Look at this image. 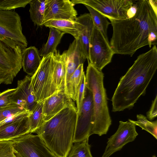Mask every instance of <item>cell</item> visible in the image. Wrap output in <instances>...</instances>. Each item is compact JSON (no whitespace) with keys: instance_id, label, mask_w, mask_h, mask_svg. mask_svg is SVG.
Returning <instances> with one entry per match:
<instances>
[{"instance_id":"obj_24","label":"cell","mask_w":157,"mask_h":157,"mask_svg":"<svg viewBox=\"0 0 157 157\" xmlns=\"http://www.w3.org/2000/svg\"><path fill=\"white\" fill-rule=\"evenodd\" d=\"M88 10L94 25L101 33L106 40L109 42L107 29L109 23L105 16L91 7L84 5Z\"/></svg>"},{"instance_id":"obj_33","label":"cell","mask_w":157,"mask_h":157,"mask_svg":"<svg viewBox=\"0 0 157 157\" xmlns=\"http://www.w3.org/2000/svg\"><path fill=\"white\" fill-rule=\"evenodd\" d=\"M16 90V88L8 89L0 93V108L13 104L10 97Z\"/></svg>"},{"instance_id":"obj_7","label":"cell","mask_w":157,"mask_h":157,"mask_svg":"<svg viewBox=\"0 0 157 157\" xmlns=\"http://www.w3.org/2000/svg\"><path fill=\"white\" fill-rule=\"evenodd\" d=\"M76 4H82L96 10L109 20H123L128 18L133 5L132 0H72Z\"/></svg>"},{"instance_id":"obj_17","label":"cell","mask_w":157,"mask_h":157,"mask_svg":"<svg viewBox=\"0 0 157 157\" xmlns=\"http://www.w3.org/2000/svg\"><path fill=\"white\" fill-rule=\"evenodd\" d=\"M29 116L0 126V140H12L30 133Z\"/></svg>"},{"instance_id":"obj_30","label":"cell","mask_w":157,"mask_h":157,"mask_svg":"<svg viewBox=\"0 0 157 157\" xmlns=\"http://www.w3.org/2000/svg\"><path fill=\"white\" fill-rule=\"evenodd\" d=\"M25 110L16 104H11L0 108V122L20 112Z\"/></svg>"},{"instance_id":"obj_36","label":"cell","mask_w":157,"mask_h":157,"mask_svg":"<svg viewBox=\"0 0 157 157\" xmlns=\"http://www.w3.org/2000/svg\"><path fill=\"white\" fill-rule=\"evenodd\" d=\"M152 157H156V156L155 155H153V156H152Z\"/></svg>"},{"instance_id":"obj_5","label":"cell","mask_w":157,"mask_h":157,"mask_svg":"<svg viewBox=\"0 0 157 157\" xmlns=\"http://www.w3.org/2000/svg\"><path fill=\"white\" fill-rule=\"evenodd\" d=\"M22 53L13 40L0 36V85L12 83L22 67Z\"/></svg>"},{"instance_id":"obj_26","label":"cell","mask_w":157,"mask_h":157,"mask_svg":"<svg viewBox=\"0 0 157 157\" xmlns=\"http://www.w3.org/2000/svg\"><path fill=\"white\" fill-rule=\"evenodd\" d=\"M84 72L83 64H81L78 66L71 77L67 94L74 101H76L78 86Z\"/></svg>"},{"instance_id":"obj_3","label":"cell","mask_w":157,"mask_h":157,"mask_svg":"<svg viewBox=\"0 0 157 157\" xmlns=\"http://www.w3.org/2000/svg\"><path fill=\"white\" fill-rule=\"evenodd\" d=\"M78 114L76 107L64 108L44 121L35 132L58 157H67L73 145Z\"/></svg>"},{"instance_id":"obj_4","label":"cell","mask_w":157,"mask_h":157,"mask_svg":"<svg viewBox=\"0 0 157 157\" xmlns=\"http://www.w3.org/2000/svg\"><path fill=\"white\" fill-rule=\"evenodd\" d=\"M85 76L86 86L91 91L93 97L92 134L101 136L106 134L112 123L104 86V74L88 61Z\"/></svg>"},{"instance_id":"obj_9","label":"cell","mask_w":157,"mask_h":157,"mask_svg":"<svg viewBox=\"0 0 157 157\" xmlns=\"http://www.w3.org/2000/svg\"><path fill=\"white\" fill-rule=\"evenodd\" d=\"M114 54L109 42L94 26L89 42L88 61L101 71L111 62Z\"/></svg>"},{"instance_id":"obj_35","label":"cell","mask_w":157,"mask_h":157,"mask_svg":"<svg viewBox=\"0 0 157 157\" xmlns=\"http://www.w3.org/2000/svg\"><path fill=\"white\" fill-rule=\"evenodd\" d=\"M157 95L152 101V103L149 110L147 113V119L152 121L157 117Z\"/></svg>"},{"instance_id":"obj_20","label":"cell","mask_w":157,"mask_h":157,"mask_svg":"<svg viewBox=\"0 0 157 157\" xmlns=\"http://www.w3.org/2000/svg\"><path fill=\"white\" fill-rule=\"evenodd\" d=\"M22 67L25 72L32 76L39 67L42 59L39 51L35 46H30L22 50Z\"/></svg>"},{"instance_id":"obj_22","label":"cell","mask_w":157,"mask_h":157,"mask_svg":"<svg viewBox=\"0 0 157 157\" xmlns=\"http://www.w3.org/2000/svg\"><path fill=\"white\" fill-rule=\"evenodd\" d=\"M49 28V35L47 41L40 49V56L42 57L54 53L61 40L65 33L53 27Z\"/></svg>"},{"instance_id":"obj_2","label":"cell","mask_w":157,"mask_h":157,"mask_svg":"<svg viewBox=\"0 0 157 157\" xmlns=\"http://www.w3.org/2000/svg\"><path fill=\"white\" fill-rule=\"evenodd\" d=\"M157 69V48L154 46L139 55L120 81L112 98L113 112L122 111L134 106L144 95Z\"/></svg>"},{"instance_id":"obj_32","label":"cell","mask_w":157,"mask_h":157,"mask_svg":"<svg viewBox=\"0 0 157 157\" xmlns=\"http://www.w3.org/2000/svg\"><path fill=\"white\" fill-rule=\"evenodd\" d=\"M0 157H17L13 151L12 140H0Z\"/></svg>"},{"instance_id":"obj_15","label":"cell","mask_w":157,"mask_h":157,"mask_svg":"<svg viewBox=\"0 0 157 157\" xmlns=\"http://www.w3.org/2000/svg\"><path fill=\"white\" fill-rule=\"evenodd\" d=\"M75 105L74 101L64 90L57 91L43 101V119L47 121L64 108Z\"/></svg>"},{"instance_id":"obj_23","label":"cell","mask_w":157,"mask_h":157,"mask_svg":"<svg viewBox=\"0 0 157 157\" xmlns=\"http://www.w3.org/2000/svg\"><path fill=\"white\" fill-rule=\"evenodd\" d=\"M46 2V0H31L29 3L30 17L34 25H42Z\"/></svg>"},{"instance_id":"obj_28","label":"cell","mask_w":157,"mask_h":157,"mask_svg":"<svg viewBox=\"0 0 157 157\" xmlns=\"http://www.w3.org/2000/svg\"><path fill=\"white\" fill-rule=\"evenodd\" d=\"M89 139L75 143L70 149L67 157H93L91 155Z\"/></svg>"},{"instance_id":"obj_10","label":"cell","mask_w":157,"mask_h":157,"mask_svg":"<svg viewBox=\"0 0 157 157\" xmlns=\"http://www.w3.org/2000/svg\"><path fill=\"white\" fill-rule=\"evenodd\" d=\"M78 116L73 143L82 142L93 134L94 106L91 91L86 87L85 96Z\"/></svg>"},{"instance_id":"obj_1","label":"cell","mask_w":157,"mask_h":157,"mask_svg":"<svg viewBox=\"0 0 157 157\" xmlns=\"http://www.w3.org/2000/svg\"><path fill=\"white\" fill-rule=\"evenodd\" d=\"M157 2L137 1L135 13L131 17L123 20H109L113 29L109 43L114 54L132 56L143 47L156 45Z\"/></svg>"},{"instance_id":"obj_14","label":"cell","mask_w":157,"mask_h":157,"mask_svg":"<svg viewBox=\"0 0 157 157\" xmlns=\"http://www.w3.org/2000/svg\"><path fill=\"white\" fill-rule=\"evenodd\" d=\"M31 80V77L27 75L18 80L16 90L10 97L12 103L19 105L30 113L37 103Z\"/></svg>"},{"instance_id":"obj_31","label":"cell","mask_w":157,"mask_h":157,"mask_svg":"<svg viewBox=\"0 0 157 157\" xmlns=\"http://www.w3.org/2000/svg\"><path fill=\"white\" fill-rule=\"evenodd\" d=\"M86 88V76L84 72L78 86L76 97L77 113L79 112L80 110L85 98Z\"/></svg>"},{"instance_id":"obj_29","label":"cell","mask_w":157,"mask_h":157,"mask_svg":"<svg viewBox=\"0 0 157 157\" xmlns=\"http://www.w3.org/2000/svg\"><path fill=\"white\" fill-rule=\"evenodd\" d=\"M31 0H0V10L11 11L16 8H25Z\"/></svg>"},{"instance_id":"obj_11","label":"cell","mask_w":157,"mask_h":157,"mask_svg":"<svg viewBox=\"0 0 157 157\" xmlns=\"http://www.w3.org/2000/svg\"><path fill=\"white\" fill-rule=\"evenodd\" d=\"M0 36L13 40L22 50L27 46L20 17L14 11L0 10Z\"/></svg>"},{"instance_id":"obj_19","label":"cell","mask_w":157,"mask_h":157,"mask_svg":"<svg viewBox=\"0 0 157 157\" xmlns=\"http://www.w3.org/2000/svg\"><path fill=\"white\" fill-rule=\"evenodd\" d=\"M75 20L83 25L79 39L83 52L88 60L89 42L94 27V23L89 13L81 15L77 17Z\"/></svg>"},{"instance_id":"obj_13","label":"cell","mask_w":157,"mask_h":157,"mask_svg":"<svg viewBox=\"0 0 157 157\" xmlns=\"http://www.w3.org/2000/svg\"><path fill=\"white\" fill-rule=\"evenodd\" d=\"M74 5L69 0H46L43 23L54 19L75 20L77 13Z\"/></svg>"},{"instance_id":"obj_12","label":"cell","mask_w":157,"mask_h":157,"mask_svg":"<svg viewBox=\"0 0 157 157\" xmlns=\"http://www.w3.org/2000/svg\"><path fill=\"white\" fill-rule=\"evenodd\" d=\"M136 126L134 123L129 121H120L116 132L108 139L101 157H109L115 152L120 150L127 144L133 141L138 135Z\"/></svg>"},{"instance_id":"obj_6","label":"cell","mask_w":157,"mask_h":157,"mask_svg":"<svg viewBox=\"0 0 157 157\" xmlns=\"http://www.w3.org/2000/svg\"><path fill=\"white\" fill-rule=\"evenodd\" d=\"M53 55L51 53L43 57L37 70L31 77V83L37 103L57 92L53 78Z\"/></svg>"},{"instance_id":"obj_8","label":"cell","mask_w":157,"mask_h":157,"mask_svg":"<svg viewBox=\"0 0 157 157\" xmlns=\"http://www.w3.org/2000/svg\"><path fill=\"white\" fill-rule=\"evenodd\" d=\"M17 157H58L37 135L28 133L12 140Z\"/></svg>"},{"instance_id":"obj_27","label":"cell","mask_w":157,"mask_h":157,"mask_svg":"<svg viewBox=\"0 0 157 157\" xmlns=\"http://www.w3.org/2000/svg\"><path fill=\"white\" fill-rule=\"evenodd\" d=\"M136 121L129 119L128 121L137 125L151 134L157 139V121H149L147 117L143 115L139 114L136 116Z\"/></svg>"},{"instance_id":"obj_16","label":"cell","mask_w":157,"mask_h":157,"mask_svg":"<svg viewBox=\"0 0 157 157\" xmlns=\"http://www.w3.org/2000/svg\"><path fill=\"white\" fill-rule=\"evenodd\" d=\"M67 51L64 90L67 94L72 75L80 64H83L86 58L82 50L79 38L75 39Z\"/></svg>"},{"instance_id":"obj_18","label":"cell","mask_w":157,"mask_h":157,"mask_svg":"<svg viewBox=\"0 0 157 157\" xmlns=\"http://www.w3.org/2000/svg\"><path fill=\"white\" fill-rule=\"evenodd\" d=\"M67 53L65 51L60 54L56 50L53 53V78L57 92L64 90Z\"/></svg>"},{"instance_id":"obj_21","label":"cell","mask_w":157,"mask_h":157,"mask_svg":"<svg viewBox=\"0 0 157 157\" xmlns=\"http://www.w3.org/2000/svg\"><path fill=\"white\" fill-rule=\"evenodd\" d=\"M47 27H53L72 35L75 39L79 38L83 25L76 21L65 19H54L48 21L43 24Z\"/></svg>"},{"instance_id":"obj_34","label":"cell","mask_w":157,"mask_h":157,"mask_svg":"<svg viewBox=\"0 0 157 157\" xmlns=\"http://www.w3.org/2000/svg\"><path fill=\"white\" fill-rule=\"evenodd\" d=\"M31 113L27 110L20 112L7 118L0 122V126L4 124L15 121L25 117L29 116Z\"/></svg>"},{"instance_id":"obj_25","label":"cell","mask_w":157,"mask_h":157,"mask_svg":"<svg viewBox=\"0 0 157 157\" xmlns=\"http://www.w3.org/2000/svg\"><path fill=\"white\" fill-rule=\"evenodd\" d=\"M43 104V101L37 103L29 116L30 133L34 132L44 122L42 114Z\"/></svg>"}]
</instances>
